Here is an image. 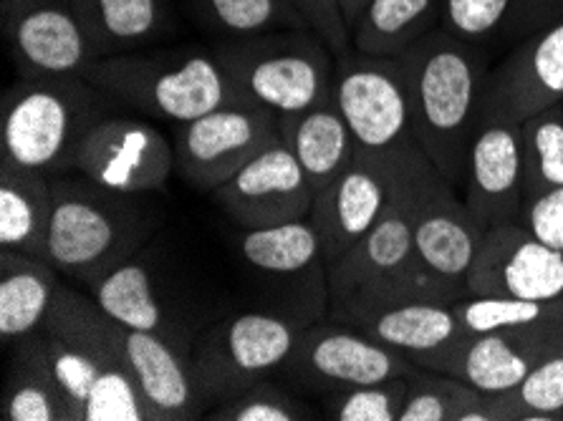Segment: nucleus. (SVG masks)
Returning a JSON list of instances; mask_svg holds the SVG:
<instances>
[{
    "label": "nucleus",
    "instance_id": "39448f33",
    "mask_svg": "<svg viewBox=\"0 0 563 421\" xmlns=\"http://www.w3.org/2000/svg\"><path fill=\"white\" fill-rule=\"evenodd\" d=\"M465 296L422 263L409 218L395 200L352 251L329 265V315L341 323L417 300L455 303Z\"/></svg>",
    "mask_w": 563,
    "mask_h": 421
},
{
    "label": "nucleus",
    "instance_id": "f8f14e48",
    "mask_svg": "<svg viewBox=\"0 0 563 421\" xmlns=\"http://www.w3.org/2000/svg\"><path fill=\"white\" fill-rule=\"evenodd\" d=\"M238 253L263 293L278 298L273 313L291 318L303 329L329 313V265L309 218L243 230Z\"/></svg>",
    "mask_w": 563,
    "mask_h": 421
},
{
    "label": "nucleus",
    "instance_id": "a19ab883",
    "mask_svg": "<svg viewBox=\"0 0 563 421\" xmlns=\"http://www.w3.org/2000/svg\"><path fill=\"white\" fill-rule=\"evenodd\" d=\"M294 3L298 5V11L303 13L306 23L311 25V31L319 33L336 56L354 46L352 33H349L344 15H341L339 0H294Z\"/></svg>",
    "mask_w": 563,
    "mask_h": 421
},
{
    "label": "nucleus",
    "instance_id": "6ab92c4d",
    "mask_svg": "<svg viewBox=\"0 0 563 421\" xmlns=\"http://www.w3.org/2000/svg\"><path fill=\"white\" fill-rule=\"evenodd\" d=\"M460 195L483 230L520 222L526 204L520 124L490 122L477 129Z\"/></svg>",
    "mask_w": 563,
    "mask_h": 421
},
{
    "label": "nucleus",
    "instance_id": "ddd939ff",
    "mask_svg": "<svg viewBox=\"0 0 563 421\" xmlns=\"http://www.w3.org/2000/svg\"><path fill=\"white\" fill-rule=\"evenodd\" d=\"M280 142L278 114L238 101L177 124L175 162L192 190L212 195L245 165Z\"/></svg>",
    "mask_w": 563,
    "mask_h": 421
},
{
    "label": "nucleus",
    "instance_id": "c85d7f7f",
    "mask_svg": "<svg viewBox=\"0 0 563 421\" xmlns=\"http://www.w3.org/2000/svg\"><path fill=\"white\" fill-rule=\"evenodd\" d=\"M51 214V175L0 162V247L48 261Z\"/></svg>",
    "mask_w": 563,
    "mask_h": 421
},
{
    "label": "nucleus",
    "instance_id": "dca6fc26",
    "mask_svg": "<svg viewBox=\"0 0 563 421\" xmlns=\"http://www.w3.org/2000/svg\"><path fill=\"white\" fill-rule=\"evenodd\" d=\"M465 288L467 296L563 298V253L523 222L496 225L483 232Z\"/></svg>",
    "mask_w": 563,
    "mask_h": 421
},
{
    "label": "nucleus",
    "instance_id": "412c9836",
    "mask_svg": "<svg viewBox=\"0 0 563 421\" xmlns=\"http://www.w3.org/2000/svg\"><path fill=\"white\" fill-rule=\"evenodd\" d=\"M89 293L126 329L155 333L190 356L195 336L200 331H195L190 318L183 315L180 308L173 303L165 282L150 268L142 253L109 270L104 278L89 286Z\"/></svg>",
    "mask_w": 563,
    "mask_h": 421
},
{
    "label": "nucleus",
    "instance_id": "4c0bfd02",
    "mask_svg": "<svg viewBox=\"0 0 563 421\" xmlns=\"http://www.w3.org/2000/svg\"><path fill=\"white\" fill-rule=\"evenodd\" d=\"M514 0H442L440 25L452 36L488 46L500 38Z\"/></svg>",
    "mask_w": 563,
    "mask_h": 421
},
{
    "label": "nucleus",
    "instance_id": "c756f323",
    "mask_svg": "<svg viewBox=\"0 0 563 421\" xmlns=\"http://www.w3.org/2000/svg\"><path fill=\"white\" fill-rule=\"evenodd\" d=\"M442 0H372L354 29V48L399 56L440 25Z\"/></svg>",
    "mask_w": 563,
    "mask_h": 421
},
{
    "label": "nucleus",
    "instance_id": "e433bc0d",
    "mask_svg": "<svg viewBox=\"0 0 563 421\" xmlns=\"http://www.w3.org/2000/svg\"><path fill=\"white\" fill-rule=\"evenodd\" d=\"M405 399L407 376H395L321 397V414L331 421H399Z\"/></svg>",
    "mask_w": 563,
    "mask_h": 421
},
{
    "label": "nucleus",
    "instance_id": "b1692460",
    "mask_svg": "<svg viewBox=\"0 0 563 421\" xmlns=\"http://www.w3.org/2000/svg\"><path fill=\"white\" fill-rule=\"evenodd\" d=\"M349 325H356L382 341L384 346L415 361L417 366L432 368L445 361L467 333L452 303H434V300H417L395 308H384L354 318Z\"/></svg>",
    "mask_w": 563,
    "mask_h": 421
},
{
    "label": "nucleus",
    "instance_id": "423d86ee",
    "mask_svg": "<svg viewBox=\"0 0 563 421\" xmlns=\"http://www.w3.org/2000/svg\"><path fill=\"white\" fill-rule=\"evenodd\" d=\"M87 79L117 104L175 124L245 101L216 48L200 46L142 48L99 58L87 71Z\"/></svg>",
    "mask_w": 563,
    "mask_h": 421
},
{
    "label": "nucleus",
    "instance_id": "4be33fe9",
    "mask_svg": "<svg viewBox=\"0 0 563 421\" xmlns=\"http://www.w3.org/2000/svg\"><path fill=\"white\" fill-rule=\"evenodd\" d=\"M389 190L374 162L356 157L344 175L313 195L309 222L319 235L323 261L336 263L360 243L387 208Z\"/></svg>",
    "mask_w": 563,
    "mask_h": 421
},
{
    "label": "nucleus",
    "instance_id": "f3484780",
    "mask_svg": "<svg viewBox=\"0 0 563 421\" xmlns=\"http://www.w3.org/2000/svg\"><path fill=\"white\" fill-rule=\"evenodd\" d=\"M563 101V21L549 25L490 68L481 101V126L516 122Z\"/></svg>",
    "mask_w": 563,
    "mask_h": 421
},
{
    "label": "nucleus",
    "instance_id": "7c9ffc66",
    "mask_svg": "<svg viewBox=\"0 0 563 421\" xmlns=\"http://www.w3.org/2000/svg\"><path fill=\"white\" fill-rule=\"evenodd\" d=\"M195 19L220 41L311 29L294 0H192Z\"/></svg>",
    "mask_w": 563,
    "mask_h": 421
},
{
    "label": "nucleus",
    "instance_id": "aec40b11",
    "mask_svg": "<svg viewBox=\"0 0 563 421\" xmlns=\"http://www.w3.org/2000/svg\"><path fill=\"white\" fill-rule=\"evenodd\" d=\"M563 341V329H503L467 333L455 351L438 366L465 384L488 394H506L533 372L541 358Z\"/></svg>",
    "mask_w": 563,
    "mask_h": 421
},
{
    "label": "nucleus",
    "instance_id": "bb28decb",
    "mask_svg": "<svg viewBox=\"0 0 563 421\" xmlns=\"http://www.w3.org/2000/svg\"><path fill=\"white\" fill-rule=\"evenodd\" d=\"M58 268L44 257L0 247V336L5 346L44 329L58 293Z\"/></svg>",
    "mask_w": 563,
    "mask_h": 421
},
{
    "label": "nucleus",
    "instance_id": "2eb2a0df",
    "mask_svg": "<svg viewBox=\"0 0 563 421\" xmlns=\"http://www.w3.org/2000/svg\"><path fill=\"white\" fill-rule=\"evenodd\" d=\"M0 29L21 76H87L97 64L71 0H0Z\"/></svg>",
    "mask_w": 563,
    "mask_h": 421
},
{
    "label": "nucleus",
    "instance_id": "5701e85b",
    "mask_svg": "<svg viewBox=\"0 0 563 421\" xmlns=\"http://www.w3.org/2000/svg\"><path fill=\"white\" fill-rule=\"evenodd\" d=\"M126 366L147 403L150 421L202 419L205 401L195 384L190 358L155 333L122 325Z\"/></svg>",
    "mask_w": 563,
    "mask_h": 421
},
{
    "label": "nucleus",
    "instance_id": "79ce46f5",
    "mask_svg": "<svg viewBox=\"0 0 563 421\" xmlns=\"http://www.w3.org/2000/svg\"><path fill=\"white\" fill-rule=\"evenodd\" d=\"M369 3H372V0H339L341 15H344L346 29H349V33H352V36H354V29L360 25L366 5H369Z\"/></svg>",
    "mask_w": 563,
    "mask_h": 421
},
{
    "label": "nucleus",
    "instance_id": "f704fd0d",
    "mask_svg": "<svg viewBox=\"0 0 563 421\" xmlns=\"http://www.w3.org/2000/svg\"><path fill=\"white\" fill-rule=\"evenodd\" d=\"M202 419L212 421H311L323 419L321 409L298 397V391L284 381L263 379L235 397L216 403Z\"/></svg>",
    "mask_w": 563,
    "mask_h": 421
},
{
    "label": "nucleus",
    "instance_id": "0eeeda50",
    "mask_svg": "<svg viewBox=\"0 0 563 421\" xmlns=\"http://www.w3.org/2000/svg\"><path fill=\"white\" fill-rule=\"evenodd\" d=\"M369 162L384 175L389 200H395L409 218L422 263L467 293V273L485 230L465 208L457 187L448 182L417 142Z\"/></svg>",
    "mask_w": 563,
    "mask_h": 421
},
{
    "label": "nucleus",
    "instance_id": "a211bd4d",
    "mask_svg": "<svg viewBox=\"0 0 563 421\" xmlns=\"http://www.w3.org/2000/svg\"><path fill=\"white\" fill-rule=\"evenodd\" d=\"M212 200L235 228L266 230L309 218L313 192L294 152L278 142L218 187Z\"/></svg>",
    "mask_w": 563,
    "mask_h": 421
},
{
    "label": "nucleus",
    "instance_id": "9d476101",
    "mask_svg": "<svg viewBox=\"0 0 563 421\" xmlns=\"http://www.w3.org/2000/svg\"><path fill=\"white\" fill-rule=\"evenodd\" d=\"M331 97L364 159L384 157L415 142L405 68L397 56L349 48L336 56Z\"/></svg>",
    "mask_w": 563,
    "mask_h": 421
},
{
    "label": "nucleus",
    "instance_id": "7ed1b4c3",
    "mask_svg": "<svg viewBox=\"0 0 563 421\" xmlns=\"http://www.w3.org/2000/svg\"><path fill=\"white\" fill-rule=\"evenodd\" d=\"M51 187L48 261L87 288L142 253L155 237L159 210L147 200L150 195L112 190L79 171L54 175Z\"/></svg>",
    "mask_w": 563,
    "mask_h": 421
},
{
    "label": "nucleus",
    "instance_id": "ea45409f",
    "mask_svg": "<svg viewBox=\"0 0 563 421\" xmlns=\"http://www.w3.org/2000/svg\"><path fill=\"white\" fill-rule=\"evenodd\" d=\"M520 222L545 245L563 253V187L526 200Z\"/></svg>",
    "mask_w": 563,
    "mask_h": 421
},
{
    "label": "nucleus",
    "instance_id": "c9c22d12",
    "mask_svg": "<svg viewBox=\"0 0 563 421\" xmlns=\"http://www.w3.org/2000/svg\"><path fill=\"white\" fill-rule=\"evenodd\" d=\"M498 399L503 421H563V341Z\"/></svg>",
    "mask_w": 563,
    "mask_h": 421
},
{
    "label": "nucleus",
    "instance_id": "2f4dec72",
    "mask_svg": "<svg viewBox=\"0 0 563 421\" xmlns=\"http://www.w3.org/2000/svg\"><path fill=\"white\" fill-rule=\"evenodd\" d=\"M526 200L563 187V101L520 122Z\"/></svg>",
    "mask_w": 563,
    "mask_h": 421
},
{
    "label": "nucleus",
    "instance_id": "72a5a7b5",
    "mask_svg": "<svg viewBox=\"0 0 563 421\" xmlns=\"http://www.w3.org/2000/svg\"><path fill=\"white\" fill-rule=\"evenodd\" d=\"M485 394L457 376L417 366L407 374V399L399 421H467Z\"/></svg>",
    "mask_w": 563,
    "mask_h": 421
},
{
    "label": "nucleus",
    "instance_id": "393cba45",
    "mask_svg": "<svg viewBox=\"0 0 563 421\" xmlns=\"http://www.w3.org/2000/svg\"><path fill=\"white\" fill-rule=\"evenodd\" d=\"M280 142L294 152L311 192H321L356 162V144L334 97L298 114L278 117Z\"/></svg>",
    "mask_w": 563,
    "mask_h": 421
},
{
    "label": "nucleus",
    "instance_id": "473e14b6",
    "mask_svg": "<svg viewBox=\"0 0 563 421\" xmlns=\"http://www.w3.org/2000/svg\"><path fill=\"white\" fill-rule=\"evenodd\" d=\"M455 313L467 331L503 329H563V298H506V296H465L455 300Z\"/></svg>",
    "mask_w": 563,
    "mask_h": 421
},
{
    "label": "nucleus",
    "instance_id": "1a4fd4ad",
    "mask_svg": "<svg viewBox=\"0 0 563 421\" xmlns=\"http://www.w3.org/2000/svg\"><path fill=\"white\" fill-rule=\"evenodd\" d=\"M301 329L291 318L266 308L205 325L187 356L205 407L212 409L238 391L276 376Z\"/></svg>",
    "mask_w": 563,
    "mask_h": 421
},
{
    "label": "nucleus",
    "instance_id": "4468645a",
    "mask_svg": "<svg viewBox=\"0 0 563 421\" xmlns=\"http://www.w3.org/2000/svg\"><path fill=\"white\" fill-rule=\"evenodd\" d=\"M177 169L175 144L147 119L117 117L114 111L91 129L76 154L74 171L112 190L152 195Z\"/></svg>",
    "mask_w": 563,
    "mask_h": 421
},
{
    "label": "nucleus",
    "instance_id": "f257e3e1",
    "mask_svg": "<svg viewBox=\"0 0 563 421\" xmlns=\"http://www.w3.org/2000/svg\"><path fill=\"white\" fill-rule=\"evenodd\" d=\"M397 58L405 68L415 142L460 190L493 68L488 46L452 36L438 25Z\"/></svg>",
    "mask_w": 563,
    "mask_h": 421
},
{
    "label": "nucleus",
    "instance_id": "a878e982",
    "mask_svg": "<svg viewBox=\"0 0 563 421\" xmlns=\"http://www.w3.org/2000/svg\"><path fill=\"white\" fill-rule=\"evenodd\" d=\"M93 56L109 58L150 48L175 29L169 0H71Z\"/></svg>",
    "mask_w": 563,
    "mask_h": 421
},
{
    "label": "nucleus",
    "instance_id": "20e7f679",
    "mask_svg": "<svg viewBox=\"0 0 563 421\" xmlns=\"http://www.w3.org/2000/svg\"><path fill=\"white\" fill-rule=\"evenodd\" d=\"M114 104L87 76H21L0 104V162L51 177L74 171L81 142Z\"/></svg>",
    "mask_w": 563,
    "mask_h": 421
},
{
    "label": "nucleus",
    "instance_id": "6e6552de",
    "mask_svg": "<svg viewBox=\"0 0 563 421\" xmlns=\"http://www.w3.org/2000/svg\"><path fill=\"white\" fill-rule=\"evenodd\" d=\"M216 54L241 97L278 117L331 99L336 54L311 29L220 41Z\"/></svg>",
    "mask_w": 563,
    "mask_h": 421
},
{
    "label": "nucleus",
    "instance_id": "9b49d317",
    "mask_svg": "<svg viewBox=\"0 0 563 421\" xmlns=\"http://www.w3.org/2000/svg\"><path fill=\"white\" fill-rule=\"evenodd\" d=\"M415 368V361L399 351L384 346L356 325L331 318L329 323L319 321L301 329L276 376L291 389L321 399L352 386L407 376Z\"/></svg>",
    "mask_w": 563,
    "mask_h": 421
},
{
    "label": "nucleus",
    "instance_id": "58836bf2",
    "mask_svg": "<svg viewBox=\"0 0 563 421\" xmlns=\"http://www.w3.org/2000/svg\"><path fill=\"white\" fill-rule=\"evenodd\" d=\"M563 21V0H514L503 23V41H523Z\"/></svg>",
    "mask_w": 563,
    "mask_h": 421
},
{
    "label": "nucleus",
    "instance_id": "cd10ccee",
    "mask_svg": "<svg viewBox=\"0 0 563 421\" xmlns=\"http://www.w3.org/2000/svg\"><path fill=\"white\" fill-rule=\"evenodd\" d=\"M3 421H74L71 407L51 364L44 329L15 343L8 364L3 399Z\"/></svg>",
    "mask_w": 563,
    "mask_h": 421
},
{
    "label": "nucleus",
    "instance_id": "f03ea898",
    "mask_svg": "<svg viewBox=\"0 0 563 421\" xmlns=\"http://www.w3.org/2000/svg\"><path fill=\"white\" fill-rule=\"evenodd\" d=\"M44 336L74 421H150L147 403L126 366L122 323L93 296L58 286Z\"/></svg>",
    "mask_w": 563,
    "mask_h": 421
}]
</instances>
